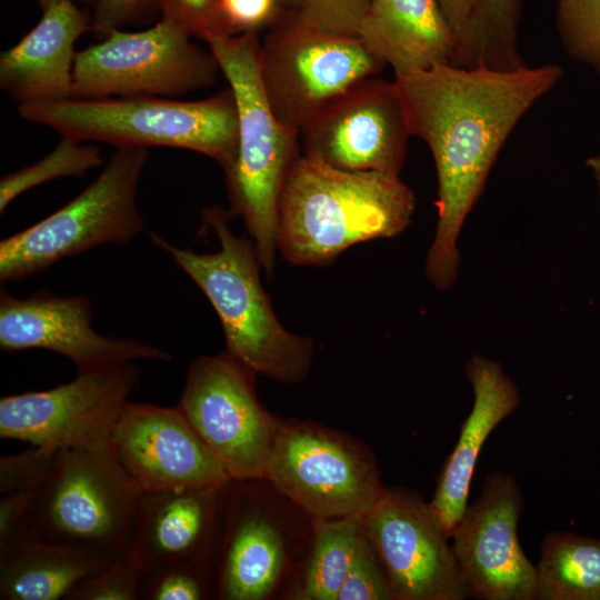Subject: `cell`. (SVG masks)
I'll use <instances>...</instances> for the list:
<instances>
[{
  "label": "cell",
  "mask_w": 600,
  "mask_h": 600,
  "mask_svg": "<svg viewBox=\"0 0 600 600\" xmlns=\"http://www.w3.org/2000/svg\"><path fill=\"white\" fill-rule=\"evenodd\" d=\"M562 77L556 63L509 71L443 63L394 74L410 133L436 167L438 220L424 273L438 290L456 282L460 232L503 144Z\"/></svg>",
  "instance_id": "obj_1"
},
{
  "label": "cell",
  "mask_w": 600,
  "mask_h": 600,
  "mask_svg": "<svg viewBox=\"0 0 600 600\" xmlns=\"http://www.w3.org/2000/svg\"><path fill=\"white\" fill-rule=\"evenodd\" d=\"M416 204L399 176L342 170L300 153L280 197L277 249L291 266H328L357 243L400 234Z\"/></svg>",
  "instance_id": "obj_2"
},
{
  "label": "cell",
  "mask_w": 600,
  "mask_h": 600,
  "mask_svg": "<svg viewBox=\"0 0 600 600\" xmlns=\"http://www.w3.org/2000/svg\"><path fill=\"white\" fill-rule=\"evenodd\" d=\"M203 224L217 236L216 252L177 247L150 232L196 283L216 311L226 339V351L256 374L282 383L302 381L311 366L313 343L287 330L274 313L261 283V262L251 239L237 237L228 210L208 207Z\"/></svg>",
  "instance_id": "obj_3"
},
{
  "label": "cell",
  "mask_w": 600,
  "mask_h": 600,
  "mask_svg": "<svg viewBox=\"0 0 600 600\" xmlns=\"http://www.w3.org/2000/svg\"><path fill=\"white\" fill-rule=\"evenodd\" d=\"M19 114L61 137L118 147H164L206 156L224 171L238 142L230 87L199 100L134 96L21 102Z\"/></svg>",
  "instance_id": "obj_4"
},
{
  "label": "cell",
  "mask_w": 600,
  "mask_h": 600,
  "mask_svg": "<svg viewBox=\"0 0 600 600\" xmlns=\"http://www.w3.org/2000/svg\"><path fill=\"white\" fill-rule=\"evenodd\" d=\"M238 109V142L224 179L232 218L246 224L262 270L273 274L278 211L287 176L299 157L300 134L272 111L259 70L258 33L208 40Z\"/></svg>",
  "instance_id": "obj_5"
},
{
  "label": "cell",
  "mask_w": 600,
  "mask_h": 600,
  "mask_svg": "<svg viewBox=\"0 0 600 600\" xmlns=\"http://www.w3.org/2000/svg\"><path fill=\"white\" fill-rule=\"evenodd\" d=\"M140 494L112 449H62L13 533L113 561L127 556Z\"/></svg>",
  "instance_id": "obj_6"
},
{
  "label": "cell",
  "mask_w": 600,
  "mask_h": 600,
  "mask_svg": "<svg viewBox=\"0 0 600 600\" xmlns=\"http://www.w3.org/2000/svg\"><path fill=\"white\" fill-rule=\"evenodd\" d=\"M148 149L118 147L77 197L0 242V281L17 282L102 244H123L143 230L139 180Z\"/></svg>",
  "instance_id": "obj_7"
},
{
  "label": "cell",
  "mask_w": 600,
  "mask_h": 600,
  "mask_svg": "<svg viewBox=\"0 0 600 600\" xmlns=\"http://www.w3.org/2000/svg\"><path fill=\"white\" fill-rule=\"evenodd\" d=\"M258 60L272 111L299 134L331 100L386 68L358 37L312 28L296 11L268 29Z\"/></svg>",
  "instance_id": "obj_8"
},
{
  "label": "cell",
  "mask_w": 600,
  "mask_h": 600,
  "mask_svg": "<svg viewBox=\"0 0 600 600\" xmlns=\"http://www.w3.org/2000/svg\"><path fill=\"white\" fill-rule=\"evenodd\" d=\"M186 29L161 18L142 31L116 30L77 51L72 97L180 98L210 88L220 68Z\"/></svg>",
  "instance_id": "obj_9"
},
{
  "label": "cell",
  "mask_w": 600,
  "mask_h": 600,
  "mask_svg": "<svg viewBox=\"0 0 600 600\" xmlns=\"http://www.w3.org/2000/svg\"><path fill=\"white\" fill-rule=\"evenodd\" d=\"M264 480L317 521L363 518L384 490L369 451L301 421L277 423Z\"/></svg>",
  "instance_id": "obj_10"
},
{
  "label": "cell",
  "mask_w": 600,
  "mask_h": 600,
  "mask_svg": "<svg viewBox=\"0 0 600 600\" xmlns=\"http://www.w3.org/2000/svg\"><path fill=\"white\" fill-rule=\"evenodd\" d=\"M254 376L227 351L201 356L177 404L231 480L264 479L278 423L258 400Z\"/></svg>",
  "instance_id": "obj_11"
},
{
  "label": "cell",
  "mask_w": 600,
  "mask_h": 600,
  "mask_svg": "<svg viewBox=\"0 0 600 600\" xmlns=\"http://www.w3.org/2000/svg\"><path fill=\"white\" fill-rule=\"evenodd\" d=\"M134 362L78 371L56 388L0 400V437L56 450L111 448L118 419L138 378Z\"/></svg>",
  "instance_id": "obj_12"
},
{
  "label": "cell",
  "mask_w": 600,
  "mask_h": 600,
  "mask_svg": "<svg viewBox=\"0 0 600 600\" xmlns=\"http://www.w3.org/2000/svg\"><path fill=\"white\" fill-rule=\"evenodd\" d=\"M393 600L471 597L450 537L430 502L403 488L384 489L362 519Z\"/></svg>",
  "instance_id": "obj_13"
},
{
  "label": "cell",
  "mask_w": 600,
  "mask_h": 600,
  "mask_svg": "<svg viewBox=\"0 0 600 600\" xmlns=\"http://www.w3.org/2000/svg\"><path fill=\"white\" fill-rule=\"evenodd\" d=\"M411 137L394 81L360 80L301 131L302 153L348 171L399 176Z\"/></svg>",
  "instance_id": "obj_14"
},
{
  "label": "cell",
  "mask_w": 600,
  "mask_h": 600,
  "mask_svg": "<svg viewBox=\"0 0 600 600\" xmlns=\"http://www.w3.org/2000/svg\"><path fill=\"white\" fill-rule=\"evenodd\" d=\"M523 496L509 472L489 473L479 497L451 531L452 549L471 597L536 600L537 571L518 538Z\"/></svg>",
  "instance_id": "obj_15"
},
{
  "label": "cell",
  "mask_w": 600,
  "mask_h": 600,
  "mask_svg": "<svg viewBox=\"0 0 600 600\" xmlns=\"http://www.w3.org/2000/svg\"><path fill=\"white\" fill-rule=\"evenodd\" d=\"M86 296L37 291L16 298L0 293V348L7 352L43 349L68 358L78 371L111 368L137 360L170 361L171 354L133 339L109 338L92 324Z\"/></svg>",
  "instance_id": "obj_16"
},
{
  "label": "cell",
  "mask_w": 600,
  "mask_h": 600,
  "mask_svg": "<svg viewBox=\"0 0 600 600\" xmlns=\"http://www.w3.org/2000/svg\"><path fill=\"white\" fill-rule=\"evenodd\" d=\"M111 448L141 492L221 487L231 480L178 406L128 401Z\"/></svg>",
  "instance_id": "obj_17"
},
{
  "label": "cell",
  "mask_w": 600,
  "mask_h": 600,
  "mask_svg": "<svg viewBox=\"0 0 600 600\" xmlns=\"http://www.w3.org/2000/svg\"><path fill=\"white\" fill-rule=\"evenodd\" d=\"M224 487L141 492L127 557L141 569L191 558L216 561Z\"/></svg>",
  "instance_id": "obj_18"
},
{
  "label": "cell",
  "mask_w": 600,
  "mask_h": 600,
  "mask_svg": "<svg viewBox=\"0 0 600 600\" xmlns=\"http://www.w3.org/2000/svg\"><path fill=\"white\" fill-rule=\"evenodd\" d=\"M251 498L233 480L224 487L216 552L220 599H267L283 570L282 537Z\"/></svg>",
  "instance_id": "obj_19"
},
{
  "label": "cell",
  "mask_w": 600,
  "mask_h": 600,
  "mask_svg": "<svg viewBox=\"0 0 600 600\" xmlns=\"http://www.w3.org/2000/svg\"><path fill=\"white\" fill-rule=\"evenodd\" d=\"M91 29L72 0L43 9L39 22L0 54V88L21 102L72 97L76 43Z\"/></svg>",
  "instance_id": "obj_20"
},
{
  "label": "cell",
  "mask_w": 600,
  "mask_h": 600,
  "mask_svg": "<svg viewBox=\"0 0 600 600\" xmlns=\"http://www.w3.org/2000/svg\"><path fill=\"white\" fill-rule=\"evenodd\" d=\"M464 371L473 391L472 409L442 466L430 501L449 537L468 506L472 476L486 440L521 402L516 383L498 362L473 354Z\"/></svg>",
  "instance_id": "obj_21"
},
{
  "label": "cell",
  "mask_w": 600,
  "mask_h": 600,
  "mask_svg": "<svg viewBox=\"0 0 600 600\" xmlns=\"http://www.w3.org/2000/svg\"><path fill=\"white\" fill-rule=\"evenodd\" d=\"M357 37L394 74L451 63L457 48L438 0H372Z\"/></svg>",
  "instance_id": "obj_22"
},
{
  "label": "cell",
  "mask_w": 600,
  "mask_h": 600,
  "mask_svg": "<svg viewBox=\"0 0 600 600\" xmlns=\"http://www.w3.org/2000/svg\"><path fill=\"white\" fill-rule=\"evenodd\" d=\"M111 562L23 533H13L0 548V599H67L81 581Z\"/></svg>",
  "instance_id": "obj_23"
},
{
  "label": "cell",
  "mask_w": 600,
  "mask_h": 600,
  "mask_svg": "<svg viewBox=\"0 0 600 600\" xmlns=\"http://www.w3.org/2000/svg\"><path fill=\"white\" fill-rule=\"evenodd\" d=\"M536 571V600H600V538L548 532Z\"/></svg>",
  "instance_id": "obj_24"
},
{
  "label": "cell",
  "mask_w": 600,
  "mask_h": 600,
  "mask_svg": "<svg viewBox=\"0 0 600 600\" xmlns=\"http://www.w3.org/2000/svg\"><path fill=\"white\" fill-rule=\"evenodd\" d=\"M521 6L522 0H476L451 64L503 71L526 67L518 48Z\"/></svg>",
  "instance_id": "obj_25"
},
{
  "label": "cell",
  "mask_w": 600,
  "mask_h": 600,
  "mask_svg": "<svg viewBox=\"0 0 600 600\" xmlns=\"http://www.w3.org/2000/svg\"><path fill=\"white\" fill-rule=\"evenodd\" d=\"M361 517L317 521L312 552L306 567L301 599L337 600L362 531Z\"/></svg>",
  "instance_id": "obj_26"
},
{
  "label": "cell",
  "mask_w": 600,
  "mask_h": 600,
  "mask_svg": "<svg viewBox=\"0 0 600 600\" xmlns=\"http://www.w3.org/2000/svg\"><path fill=\"white\" fill-rule=\"evenodd\" d=\"M101 163L97 147L61 137L46 157L1 178L0 212L3 213L11 202L30 189L59 178L82 177Z\"/></svg>",
  "instance_id": "obj_27"
},
{
  "label": "cell",
  "mask_w": 600,
  "mask_h": 600,
  "mask_svg": "<svg viewBox=\"0 0 600 600\" xmlns=\"http://www.w3.org/2000/svg\"><path fill=\"white\" fill-rule=\"evenodd\" d=\"M214 559L191 558L142 569L139 600H202L218 597Z\"/></svg>",
  "instance_id": "obj_28"
},
{
  "label": "cell",
  "mask_w": 600,
  "mask_h": 600,
  "mask_svg": "<svg viewBox=\"0 0 600 600\" xmlns=\"http://www.w3.org/2000/svg\"><path fill=\"white\" fill-rule=\"evenodd\" d=\"M556 27L564 52L600 76V0H557Z\"/></svg>",
  "instance_id": "obj_29"
},
{
  "label": "cell",
  "mask_w": 600,
  "mask_h": 600,
  "mask_svg": "<svg viewBox=\"0 0 600 600\" xmlns=\"http://www.w3.org/2000/svg\"><path fill=\"white\" fill-rule=\"evenodd\" d=\"M296 10L289 0H218L211 38L259 33Z\"/></svg>",
  "instance_id": "obj_30"
},
{
  "label": "cell",
  "mask_w": 600,
  "mask_h": 600,
  "mask_svg": "<svg viewBox=\"0 0 600 600\" xmlns=\"http://www.w3.org/2000/svg\"><path fill=\"white\" fill-rule=\"evenodd\" d=\"M142 569L127 556L81 581L68 600H139Z\"/></svg>",
  "instance_id": "obj_31"
},
{
  "label": "cell",
  "mask_w": 600,
  "mask_h": 600,
  "mask_svg": "<svg viewBox=\"0 0 600 600\" xmlns=\"http://www.w3.org/2000/svg\"><path fill=\"white\" fill-rule=\"evenodd\" d=\"M337 600H393L388 579L363 524L352 563Z\"/></svg>",
  "instance_id": "obj_32"
},
{
  "label": "cell",
  "mask_w": 600,
  "mask_h": 600,
  "mask_svg": "<svg viewBox=\"0 0 600 600\" xmlns=\"http://www.w3.org/2000/svg\"><path fill=\"white\" fill-rule=\"evenodd\" d=\"M372 0H301L296 13L321 31L357 37Z\"/></svg>",
  "instance_id": "obj_33"
},
{
  "label": "cell",
  "mask_w": 600,
  "mask_h": 600,
  "mask_svg": "<svg viewBox=\"0 0 600 600\" xmlns=\"http://www.w3.org/2000/svg\"><path fill=\"white\" fill-rule=\"evenodd\" d=\"M59 451L48 447L31 446L20 453L2 456L0 458L1 494L38 491Z\"/></svg>",
  "instance_id": "obj_34"
},
{
  "label": "cell",
  "mask_w": 600,
  "mask_h": 600,
  "mask_svg": "<svg viewBox=\"0 0 600 600\" xmlns=\"http://www.w3.org/2000/svg\"><path fill=\"white\" fill-rule=\"evenodd\" d=\"M91 29L107 37L159 11V0H92Z\"/></svg>",
  "instance_id": "obj_35"
},
{
  "label": "cell",
  "mask_w": 600,
  "mask_h": 600,
  "mask_svg": "<svg viewBox=\"0 0 600 600\" xmlns=\"http://www.w3.org/2000/svg\"><path fill=\"white\" fill-rule=\"evenodd\" d=\"M218 0H159L161 18L170 20L207 42L213 34Z\"/></svg>",
  "instance_id": "obj_36"
},
{
  "label": "cell",
  "mask_w": 600,
  "mask_h": 600,
  "mask_svg": "<svg viewBox=\"0 0 600 600\" xmlns=\"http://www.w3.org/2000/svg\"><path fill=\"white\" fill-rule=\"evenodd\" d=\"M38 491L1 494L0 499V548L21 523Z\"/></svg>",
  "instance_id": "obj_37"
},
{
  "label": "cell",
  "mask_w": 600,
  "mask_h": 600,
  "mask_svg": "<svg viewBox=\"0 0 600 600\" xmlns=\"http://www.w3.org/2000/svg\"><path fill=\"white\" fill-rule=\"evenodd\" d=\"M438 2L457 37L458 43L472 16L476 0H438Z\"/></svg>",
  "instance_id": "obj_38"
},
{
  "label": "cell",
  "mask_w": 600,
  "mask_h": 600,
  "mask_svg": "<svg viewBox=\"0 0 600 600\" xmlns=\"http://www.w3.org/2000/svg\"><path fill=\"white\" fill-rule=\"evenodd\" d=\"M586 166L589 169L591 176L593 177L600 197V154L590 157L586 161Z\"/></svg>",
  "instance_id": "obj_39"
},
{
  "label": "cell",
  "mask_w": 600,
  "mask_h": 600,
  "mask_svg": "<svg viewBox=\"0 0 600 600\" xmlns=\"http://www.w3.org/2000/svg\"><path fill=\"white\" fill-rule=\"evenodd\" d=\"M59 1H64V0H38V2L40 3L42 10L46 9L47 7H49L50 4L54 3V2H59ZM74 1V0H72Z\"/></svg>",
  "instance_id": "obj_40"
},
{
  "label": "cell",
  "mask_w": 600,
  "mask_h": 600,
  "mask_svg": "<svg viewBox=\"0 0 600 600\" xmlns=\"http://www.w3.org/2000/svg\"><path fill=\"white\" fill-rule=\"evenodd\" d=\"M289 1L292 3V6H293L296 9H298V7H299L301 0H289Z\"/></svg>",
  "instance_id": "obj_41"
},
{
  "label": "cell",
  "mask_w": 600,
  "mask_h": 600,
  "mask_svg": "<svg viewBox=\"0 0 600 600\" xmlns=\"http://www.w3.org/2000/svg\"><path fill=\"white\" fill-rule=\"evenodd\" d=\"M599 510H600V508H599Z\"/></svg>",
  "instance_id": "obj_42"
}]
</instances>
